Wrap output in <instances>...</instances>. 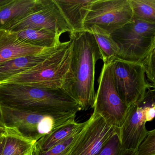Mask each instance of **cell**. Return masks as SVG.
Returning a JSON list of instances; mask_svg holds the SVG:
<instances>
[{"label":"cell","instance_id":"obj_1","mask_svg":"<svg viewBox=\"0 0 155 155\" xmlns=\"http://www.w3.org/2000/svg\"><path fill=\"white\" fill-rule=\"evenodd\" d=\"M69 38L73 44L70 76L62 89L79 103L81 110L85 111L94 105L95 66L98 60H102V56L91 32H72Z\"/></svg>","mask_w":155,"mask_h":155},{"label":"cell","instance_id":"obj_2","mask_svg":"<svg viewBox=\"0 0 155 155\" xmlns=\"http://www.w3.org/2000/svg\"><path fill=\"white\" fill-rule=\"evenodd\" d=\"M0 106L40 114L78 113L81 110L79 103L62 88L16 84H0Z\"/></svg>","mask_w":155,"mask_h":155},{"label":"cell","instance_id":"obj_3","mask_svg":"<svg viewBox=\"0 0 155 155\" xmlns=\"http://www.w3.org/2000/svg\"><path fill=\"white\" fill-rule=\"evenodd\" d=\"M72 41L61 42L56 50L34 68L2 84H16L46 89L62 88L70 78Z\"/></svg>","mask_w":155,"mask_h":155},{"label":"cell","instance_id":"obj_4","mask_svg":"<svg viewBox=\"0 0 155 155\" xmlns=\"http://www.w3.org/2000/svg\"><path fill=\"white\" fill-rule=\"evenodd\" d=\"M77 112L40 114L0 106V126L32 141H38L59 128L75 121Z\"/></svg>","mask_w":155,"mask_h":155},{"label":"cell","instance_id":"obj_5","mask_svg":"<svg viewBox=\"0 0 155 155\" xmlns=\"http://www.w3.org/2000/svg\"><path fill=\"white\" fill-rule=\"evenodd\" d=\"M119 48L118 58L141 63L155 49V23L133 18L110 34Z\"/></svg>","mask_w":155,"mask_h":155},{"label":"cell","instance_id":"obj_6","mask_svg":"<svg viewBox=\"0 0 155 155\" xmlns=\"http://www.w3.org/2000/svg\"><path fill=\"white\" fill-rule=\"evenodd\" d=\"M110 67L117 91L128 107L145 99L154 87L147 80L142 63L115 58Z\"/></svg>","mask_w":155,"mask_h":155},{"label":"cell","instance_id":"obj_7","mask_svg":"<svg viewBox=\"0 0 155 155\" xmlns=\"http://www.w3.org/2000/svg\"><path fill=\"white\" fill-rule=\"evenodd\" d=\"M98 82L94 111L102 117L120 134L129 107L122 101L116 89L110 61L103 64Z\"/></svg>","mask_w":155,"mask_h":155},{"label":"cell","instance_id":"obj_8","mask_svg":"<svg viewBox=\"0 0 155 155\" xmlns=\"http://www.w3.org/2000/svg\"><path fill=\"white\" fill-rule=\"evenodd\" d=\"M133 21L129 0H94L84 22V30L93 26L111 34Z\"/></svg>","mask_w":155,"mask_h":155},{"label":"cell","instance_id":"obj_9","mask_svg":"<svg viewBox=\"0 0 155 155\" xmlns=\"http://www.w3.org/2000/svg\"><path fill=\"white\" fill-rule=\"evenodd\" d=\"M27 29H42L60 37L65 32H72L55 0H38L36 10L8 30L17 32Z\"/></svg>","mask_w":155,"mask_h":155},{"label":"cell","instance_id":"obj_10","mask_svg":"<svg viewBox=\"0 0 155 155\" xmlns=\"http://www.w3.org/2000/svg\"><path fill=\"white\" fill-rule=\"evenodd\" d=\"M116 132L117 131L102 117L93 111L73 146L70 155H97Z\"/></svg>","mask_w":155,"mask_h":155},{"label":"cell","instance_id":"obj_11","mask_svg":"<svg viewBox=\"0 0 155 155\" xmlns=\"http://www.w3.org/2000/svg\"><path fill=\"white\" fill-rule=\"evenodd\" d=\"M150 98V95L147 94L143 101L129 107L120 134L121 145L125 149L137 151L148 132L146 111Z\"/></svg>","mask_w":155,"mask_h":155},{"label":"cell","instance_id":"obj_12","mask_svg":"<svg viewBox=\"0 0 155 155\" xmlns=\"http://www.w3.org/2000/svg\"><path fill=\"white\" fill-rule=\"evenodd\" d=\"M44 49H46L23 43L19 39L16 32L0 30V63L19 57L38 54Z\"/></svg>","mask_w":155,"mask_h":155},{"label":"cell","instance_id":"obj_13","mask_svg":"<svg viewBox=\"0 0 155 155\" xmlns=\"http://www.w3.org/2000/svg\"><path fill=\"white\" fill-rule=\"evenodd\" d=\"M58 45L44 49L38 54L19 57L0 63V83L34 68L51 55Z\"/></svg>","mask_w":155,"mask_h":155},{"label":"cell","instance_id":"obj_14","mask_svg":"<svg viewBox=\"0 0 155 155\" xmlns=\"http://www.w3.org/2000/svg\"><path fill=\"white\" fill-rule=\"evenodd\" d=\"M72 32L83 31L84 22L94 0H55Z\"/></svg>","mask_w":155,"mask_h":155},{"label":"cell","instance_id":"obj_15","mask_svg":"<svg viewBox=\"0 0 155 155\" xmlns=\"http://www.w3.org/2000/svg\"><path fill=\"white\" fill-rule=\"evenodd\" d=\"M38 0H12L0 8V30H8L36 10Z\"/></svg>","mask_w":155,"mask_h":155},{"label":"cell","instance_id":"obj_16","mask_svg":"<svg viewBox=\"0 0 155 155\" xmlns=\"http://www.w3.org/2000/svg\"><path fill=\"white\" fill-rule=\"evenodd\" d=\"M16 32L19 39L23 43L41 48H54L61 43L60 37L42 29H27Z\"/></svg>","mask_w":155,"mask_h":155},{"label":"cell","instance_id":"obj_17","mask_svg":"<svg viewBox=\"0 0 155 155\" xmlns=\"http://www.w3.org/2000/svg\"><path fill=\"white\" fill-rule=\"evenodd\" d=\"M87 120L82 123L75 121L60 127L36 141L34 149L43 151L48 150L78 132L85 126Z\"/></svg>","mask_w":155,"mask_h":155},{"label":"cell","instance_id":"obj_18","mask_svg":"<svg viewBox=\"0 0 155 155\" xmlns=\"http://www.w3.org/2000/svg\"><path fill=\"white\" fill-rule=\"evenodd\" d=\"M90 32L94 36L100 50L103 62H108L117 58L119 48L110 34L97 26L90 29Z\"/></svg>","mask_w":155,"mask_h":155},{"label":"cell","instance_id":"obj_19","mask_svg":"<svg viewBox=\"0 0 155 155\" xmlns=\"http://www.w3.org/2000/svg\"><path fill=\"white\" fill-rule=\"evenodd\" d=\"M35 143L13 132L6 131L5 144L1 155H28L33 151Z\"/></svg>","mask_w":155,"mask_h":155},{"label":"cell","instance_id":"obj_20","mask_svg":"<svg viewBox=\"0 0 155 155\" xmlns=\"http://www.w3.org/2000/svg\"><path fill=\"white\" fill-rule=\"evenodd\" d=\"M133 18L155 23V0H129Z\"/></svg>","mask_w":155,"mask_h":155},{"label":"cell","instance_id":"obj_21","mask_svg":"<svg viewBox=\"0 0 155 155\" xmlns=\"http://www.w3.org/2000/svg\"><path fill=\"white\" fill-rule=\"evenodd\" d=\"M84 127L67 139L53 146L48 150L40 151L33 149V155H70L72 147Z\"/></svg>","mask_w":155,"mask_h":155},{"label":"cell","instance_id":"obj_22","mask_svg":"<svg viewBox=\"0 0 155 155\" xmlns=\"http://www.w3.org/2000/svg\"><path fill=\"white\" fill-rule=\"evenodd\" d=\"M124 149L121 145L119 133L116 132L97 155H119Z\"/></svg>","mask_w":155,"mask_h":155},{"label":"cell","instance_id":"obj_23","mask_svg":"<svg viewBox=\"0 0 155 155\" xmlns=\"http://www.w3.org/2000/svg\"><path fill=\"white\" fill-rule=\"evenodd\" d=\"M137 155H155V129L148 130L137 149Z\"/></svg>","mask_w":155,"mask_h":155},{"label":"cell","instance_id":"obj_24","mask_svg":"<svg viewBox=\"0 0 155 155\" xmlns=\"http://www.w3.org/2000/svg\"><path fill=\"white\" fill-rule=\"evenodd\" d=\"M155 49L152 50L141 62L144 69L146 77L148 78L150 83L155 87Z\"/></svg>","mask_w":155,"mask_h":155},{"label":"cell","instance_id":"obj_25","mask_svg":"<svg viewBox=\"0 0 155 155\" xmlns=\"http://www.w3.org/2000/svg\"><path fill=\"white\" fill-rule=\"evenodd\" d=\"M119 155H137V151L124 149Z\"/></svg>","mask_w":155,"mask_h":155},{"label":"cell","instance_id":"obj_26","mask_svg":"<svg viewBox=\"0 0 155 155\" xmlns=\"http://www.w3.org/2000/svg\"><path fill=\"white\" fill-rule=\"evenodd\" d=\"M5 142V134L0 138V155H1L2 149Z\"/></svg>","mask_w":155,"mask_h":155},{"label":"cell","instance_id":"obj_27","mask_svg":"<svg viewBox=\"0 0 155 155\" xmlns=\"http://www.w3.org/2000/svg\"><path fill=\"white\" fill-rule=\"evenodd\" d=\"M12 0H0V8L7 5L11 2Z\"/></svg>","mask_w":155,"mask_h":155},{"label":"cell","instance_id":"obj_28","mask_svg":"<svg viewBox=\"0 0 155 155\" xmlns=\"http://www.w3.org/2000/svg\"><path fill=\"white\" fill-rule=\"evenodd\" d=\"M6 133V130L4 128L0 126V138L4 136Z\"/></svg>","mask_w":155,"mask_h":155},{"label":"cell","instance_id":"obj_29","mask_svg":"<svg viewBox=\"0 0 155 155\" xmlns=\"http://www.w3.org/2000/svg\"><path fill=\"white\" fill-rule=\"evenodd\" d=\"M28 155H33V151H32V152H31V153H30V154H28Z\"/></svg>","mask_w":155,"mask_h":155}]
</instances>
